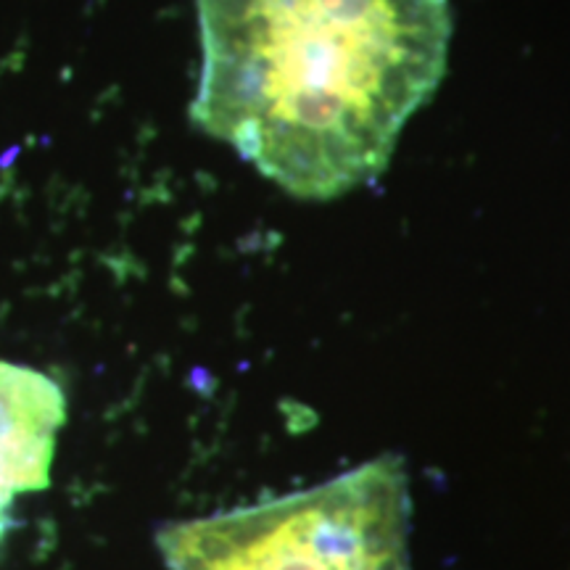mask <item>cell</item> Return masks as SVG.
Returning <instances> with one entry per match:
<instances>
[{
	"mask_svg": "<svg viewBox=\"0 0 570 570\" xmlns=\"http://www.w3.org/2000/svg\"><path fill=\"white\" fill-rule=\"evenodd\" d=\"M67 399L40 370L0 360V533L19 494L48 487Z\"/></svg>",
	"mask_w": 570,
	"mask_h": 570,
	"instance_id": "obj_3",
	"label": "cell"
},
{
	"mask_svg": "<svg viewBox=\"0 0 570 570\" xmlns=\"http://www.w3.org/2000/svg\"><path fill=\"white\" fill-rule=\"evenodd\" d=\"M190 119L302 202L377 180L449 67L452 0H196Z\"/></svg>",
	"mask_w": 570,
	"mask_h": 570,
	"instance_id": "obj_1",
	"label": "cell"
},
{
	"mask_svg": "<svg viewBox=\"0 0 570 570\" xmlns=\"http://www.w3.org/2000/svg\"><path fill=\"white\" fill-rule=\"evenodd\" d=\"M169 570H412L410 479L383 454L320 487L156 533Z\"/></svg>",
	"mask_w": 570,
	"mask_h": 570,
	"instance_id": "obj_2",
	"label": "cell"
}]
</instances>
